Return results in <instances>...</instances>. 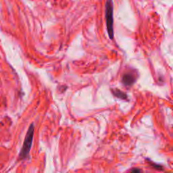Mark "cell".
<instances>
[{
    "mask_svg": "<svg viewBox=\"0 0 173 173\" xmlns=\"http://www.w3.org/2000/svg\"><path fill=\"white\" fill-rule=\"evenodd\" d=\"M34 127L33 124H31L29 128L28 131L26 133L25 139H24L23 145L22 147L21 152L19 154V159L24 160L28 157L30 152L32 143H33V137H34Z\"/></svg>",
    "mask_w": 173,
    "mask_h": 173,
    "instance_id": "obj_1",
    "label": "cell"
},
{
    "mask_svg": "<svg viewBox=\"0 0 173 173\" xmlns=\"http://www.w3.org/2000/svg\"><path fill=\"white\" fill-rule=\"evenodd\" d=\"M105 15L106 20V27L110 39L114 38V17H113V2L107 1L105 7Z\"/></svg>",
    "mask_w": 173,
    "mask_h": 173,
    "instance_id": "obj_2",
    "label": "cell"
},
{
    "mask_svg": "<svg viewBox=\"0 0 173 173\" xmlns=\"http://www.w3.org/2000/svg\"><path fill=\"white\" fill-rule=\"evenodd\" d=\"M137 78V75H135V73H133V72H128V73H126L125 75H123L122 78V83L124 84L125 86H130L135 83Z\"/></svg>",
    "mask_w": 173,
    "mask_h": 173,
    "instance_id": "obj_3",
    "label": "cell"
},
{
    "mask_svg": "<svg viewBox=\"0 0 173 173\" xmlns=\"http://www.w3.org/2000/svg\"><path fill=\"white\" fill-rule=\"evenodd\" d=\"M112 91L113 94L116 97L122 99V100H127V94L124 92H122V91L117 89H112Z\"/></svg>",
    "mask_w": 173,
    "mask_h": 173,
    "instance_id": "obj_4",
    "label": "cell"
},
{
    "mask_svg": "<svg viewBox=\"0 0 173 173\" xmlns=\"http://www.w3.org/2000/svg\"><path fill=\"white\" fill-rule=\"evenodd\" d=\"M130 173H141V171L139 169H137V168H135L132 170V171Z\"/></svg>",
    "mask_w": 173,
    "mask_h": 173,
    "instance_id": "obj_5",
    "label": "cell"
}]
</instances>
